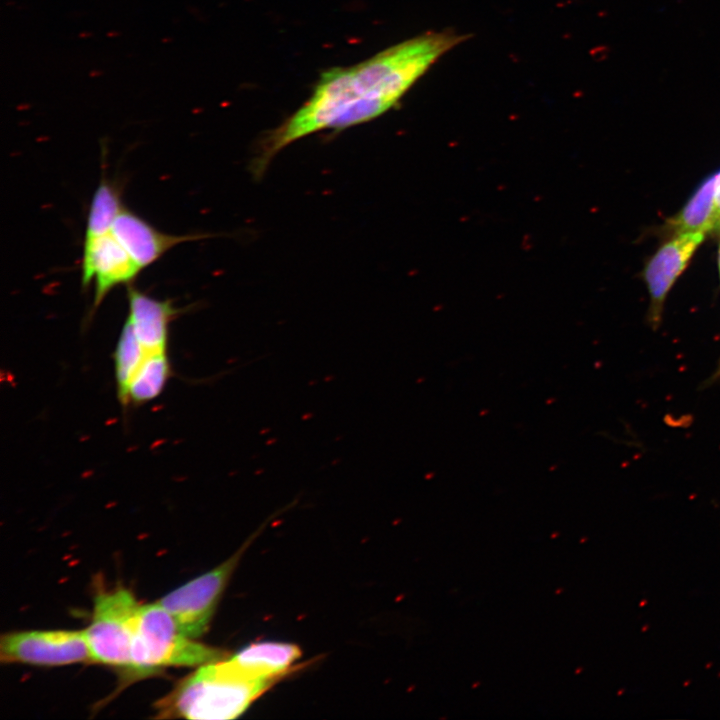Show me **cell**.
<instances>
[{"mask_svg":"<svg viewBox=\"0 0 720 720\" xmlns=\"http://www.w3.org/2000/svg\"><path fill=\"white\" fill-rule=\"evenodd\" d=\"M470 35L432 31L389 47L349 67L321 74L311 96L260 141L251 170L261 177L286 146L317 131L341 130L373 120L395 106L446 52Z\"/></svg>","mask_w":720,"mask_h":720,"instance_id":"6da1fadb","label":"cell"},{"mask_svg":"<svg viewBox=\"0 0 720 720\" xmlns=\"http://www.w3.org/2000/svg\"><path fill=\"white\" fill-rule=\"evenodd\" d=\"M719 172L707 178L670 225L678 234L706 233L720 221L716 209V189Z\"/></svg>","mask_w":720,"mask_h":720,"instance_id":"7c38bea8","label":"cell"},{"mask_svg":"<svg viewBox=\"0 0 720 720\" xmlns=\"http://www.w3.org/2000/svg\"><path fill=\"white\" fill-rule=\"evenodd\" d=\"M166 351L149 353L128 386V403L143 404L158 397L170 376Z\"/></svg>","mask_w":720,"mask_h":720,"instance_id":"4fadbf2b","label":"cell"},{"mask_svg":"<svg viewBox=\"0 0 720 720\" xmlns=\"http://www.w3.org/2000/svg\"><path fill=\"white\" fill-rule=\"evenodd\" d=\"M123 209L118 185L106 177H102L89 207L85 239L110 233L116 218Z\"/></svg>","mask_w":720,"mask_h":720,"instance_id":"5bb4252c","label":"cell"},{"mask_svg":"<svg viewBox=\"0 0 720 720\" xmlns=\"http://www.w3.org/2000/svg\"><path fill=\"white\" fill-rule=\"evenodd\" d=\"M111 232L141 269L153 264L181 243L209 237L206 234L164 233L125 208L116 218Z\"/></svg>","mask_w":720,"mask_h":720,"instance_id":"9c48e42d","label":"cell"},{"mask_svg":"<svg viewBox=\"0 0 720 720\" xmlns=\"http://www.w3.org/2000/svg\"><path fill=\"white\" fill-rule=\"evenodd\" d=\"M238 551L214 569L194 578L157 602L189 638L202 636L209 627L221 595L240 559Z\"/></svg>","mask_w":720,"mask_h":720,"instance_id":"5b68a950","label":"cell"},{"mask_svg":"<svg viewBox=\"0 0 720 720\" xmlns=\"http://www.w3.org/2000/svg\"><path fill=\"white\" fill-rule=\"evenodd\" d=\"M139 608L134 595L123 587L97 594L90 624L83 630L93 663L125 674Z\"/></svg>","mask_w":720,"mask_h":720,"instance_id":"277c9868","label":"cell"},{"mask_svg":"<svg viewBox=\"0 0 720 720\" xmlns=\"http://www.w3.org/2000/svg\"><path fill=\"white\" fill-rule=\"evenodd\" d=\"M141 270L112 232L84 239L81 282L82 287L95 282L94 309L113 288L130 283Z\"/></svg>","mask_w":720,"mask_h":720,"instance_id":"52a82bcc","label":"cell"},{"mask_svg":"<svg viewBox=\"0 0 720 720\" xmlns=\"http://www.w3.org/2000/svg\"><path fill=\"white\" fill-rule=\"evenodd\" d=\"M0 660L36 666L93 663L83 630L5 633L0 639Z\"/></svg>","mask_w":720,"mask_h":720,"instance_id":"8992f818","label":"cell"},{"mask_svg":"<svg viewBox=\"0 0 720 720\" xmlns=\"http://www.w3.org/2000/svg\"><path fill=\"white\" fill-rule=\"evenodd\" d=\"M301 657L298 646L283 642L251 644L230 659L254 678L274 682Z\"/></svg>","mask_w":720,"mask_h":720,"instance_id":"8fae6325","label":"cell"},{"mask_svg":"<svg viewBox=\"0 0 720 720\" xmlns=\"http://www.w3.org/2000/svg\"><path fill=\"white\" fill-rule=\"evenodd\" d=\"M225 652L184 635L158 602L140 605L126 681L143 679L167 667H194L224 659Z\"/></svg>","mask_w":720,"mask_h":720,"instance_id":"3957f363","label":"cell"},{"mask_svg":"<svg viewBox=\"0 0 720 720\" xmlns=\"http://www.w3.org/2000/svg\"><path fill=\"white\" fill-rule=\"evenodd\" d=\"M128 320L148 353L166 351L169 324L180 313L170 300H158L130 286Z\"/></svg>","mask_w":720,"mask_h":720,"instance_id":"30bf717a","label":"cell"},{"mask_svg":"<svg viewBox=\"0 0 720 720\" xmlns=\"http://www.w3.org/2000/svg\"><path fill=\"white\" fill-rule=\"evenodd\" d=\"M716 209H717L718 215L720 216V172H719V180H718L717 189H716Z\"/></svg>","mask_w":720,"mask_h":720,"instance_id":"2e32d148","label":"cell"},{"mask_svg":"<svg viewBox=\"0 0 720 720\" xmlns=\"http://www.w3.org/2000/svg\"><path fill=\"white\" fill-rule=\"evenodd\" d=\"M148 354L127 319L113 354L117 394L122 405L128 404L129 383Z\"/></svg>","mask_w":720,"mask_h":720,"instance_id":"9a60e30c","label":"cell"},{"mask_svg":"<svg viewBox=\"0 0 720 720\" xmlns=\"http://www.w3.org/2000/svg\"><path fill=\"white\" fill-rule=\"evenodd\" d=\"M704 235L700 232L678 234L660 247L646 266L644 275L651 299L650 321L654 327L660 322L668 291L687 266Z\"/></svg>","mask_w":720,"mask_h":720,"instance_id":"ba28073f","label":"cell"},{"mask_svg":"<svg viewBox=\"0 0 720 720\" xmlns=\"http://www.w3.org/2000/svg\"><path fill=\"white\" fill-rule=\"evenodd\" d=\"M272 684L250 676L230 658L204 664L155 703V718L234 719Z\"/></svg>","mask_w":720,"mask_h":720,"instance_id":"7a4b0ae2","label":"cell"},{"mask_svg":"<svg viewBox=\"0 0 720 720\" xmlns=\"http://www.w3.org/2000/svg\"><path fill=\"white\" fill-rule=\"evenodd\" d=\"M719 267H720V256H719ZM718 375H720V367H719V370H718Z\"/></svg>","mask_w":720,"mask_h":720,"instance_id":"e0dca14e","label":"cell"}]
</instances>
